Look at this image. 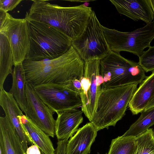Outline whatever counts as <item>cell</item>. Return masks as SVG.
<instances>
[{"label": "cell", "instance_id": "6da1fadb", "mask_svg": "<svg viewBox=\"0 0 154 154\" xmlns=\"http://www.w3.org/2000/svg\"><path fill=\"white\" fill-rule=\"evenodd\" d=\"M25 18L44 23L59 29L72 41L85 30L92 10L83 5L64 7L48 0H34Z\"/></svg>", "mask_w": 154, "mask_h": 154}, {"label": "cell", "instance_id": "7a4b0ae2", "mask_svg": "<svg viewBox=\"0 0 154 154\" xmlns=\"http://www.w3.org/2000/svg\"><path fill=\"white\" fill-rule=\"evenodd\" d=\"M27 20L30 42L25 60L37 61L56 59L71 46V40L56 28L44 23Z\"/></svg>", "mask_w": 154, "mask_h": 154}, {"label": "cell", "instance_id": "3957f363", "mask_svg": "<svg viewBox=\"0 0 154 154\" xmlns=\"http://www.w3.org/2000/svg\"><path fill=\"white\" fill-rule=\"evenodd\" d=\"M85 62L72 46L64 54L48 60L46 65L25 72L26 82L33 87L46 83L65 85L75 79L81 80L83 76Z\"/></svg>", "mask_w": 154, "mask_h": 154}, {"label": "cell", "instance_id": "277c9868", "mask_svg": "<svg viewBox=\"0 0 154 154\" xmlns=\"http://www.w3.org/2000/svg\"><path fill=\"white\" fill-rule=\"evenodd\" d=\"M133 83L101 88L94 113L90 121L98 131L115 126L125 114L129 102L137 88Z\"/></svg>", "mask_w": 154, "mask_h": 154}, {"label": "cell", "instance_id": "5b68a950", "mask_svg": "<svg viewBox=\"0 0 154 154\" xmlns=\"http://www.w3.org/2000/svg\"><path fill=\"white\" fill-rule=\"evenodd\" d=\"M138 63L110 51L100 60V73L103 80L101 88L133 83L140 84L147 77Z\"/></svg>", "mask_w": 154, "mask_h": 154}, {"label": "cell", "instance_id": "8992f818", "mask_svg": "<svg viewBox=\"0 0 154 154\" xmlns=\"http://www.w3.org/2000/svg\"><path fill=\"white\" fill-rule=\"evenodd\" d=\"M102 28L110 50L116 53L127 51L139 57L154 39V20L131 32H121L103 26Z\"/></svg>", "mask_w": 154, "mask_h": 154}, {"label": "cell", "instance_id": "52a82bcc", "mask_svg": "<svg viewBox=\"0 0 154 154\" xmlns=\"http://www.w3.org/2000/svg\"><path fill=\"white\" fill-rule=\"evenodd\" d=\"M102 26L92 11L84 32L72 41V46L85 62L94 59L100 60L110 51Z\"/></svg>", "mask_w": 154, "mask_h": 154}, {"label": "cell", "instance_id": "ba28073f", "mask_svg": "<svg viewBox=\"0 0 154 154\" xmlns=\"http://www.w3.org/2000/svg\"><path fill=\"white\" fill-rule=\"evenodd\" d=\"M33 88L44 103L57 114L82 106L80 95L63 84L46 83Z\"/></svg>", "mask_w": 154, "mask_h": 154}, {"label": "cell", "instance_id": "9c48e42d", "mask_svg": "<svg viewBox=\"0 0 154 154\" xmlns=\"http://www.w3.org/2000/svg\"><path fill=\"white\" fill-rule=\"evenodd\" d=\"M0 33L7 38L12 50L14 66L25 60L29 45L28 21L25 18L13 17L8 12L3 23L0 25Z\"/></svg>", "mask_w": 154, "mask_h": 154}, {"label": "cell", "instance_id": "30bf717a", "mask_svg": "<svg viewBox=\"0 0 154 154\" xmlns=\"http://www.w3.org/2000/svg\"><path fill=\"white\" fill-rule=\"evenodd\" d=\"M81 82L82 110L90 122L94 113L103 82L100 73V60L94 59L85 62L84 74Z\"/></svg>", "mask_w": 154, "mask_h": 154}, {"label": "cell", "instance_id": "8fae6325", "mask_svg": "<svg viewBox=\"0 0 154 154\" xmlns=\"http://www.w3.org/2000/svg\"><path fill=\"white\" fill-rule=\"evenodd\" d=\"M25 92L27 101L26 115L49 136L55 135V112L46 105L35 92L33 87L26 82Z\"/></svg>", "mask_w": 154, "mask_h": 154}, {"label": "cell", "instance_id": "7c38bea8", "mask_svg": "<svg viewBox=\"0 0 154 154\" xmlns=\"http://www.w3.org/2000/svg\"><path fill=\"white\" fill-rule=\"evenodd\" d=\"M117 11L134 21L142 20L146 24L154 19L150 0H110Z\"/></svg>", "mask_w": 154, "mask_h": 154}, {"label": "cell", "instance_id": "4fadbf2b", "mask_svg": "<svg viewBox=\"0 0 154 154\" xmlns=\"http://www.w3.org/2000/svg\"><path fill=\"white\" fill-rule=\"evenodd\" d=\"M0 105L5 116L12 123L24 149L28 147L27 137L18 117L23 114L13 95L6 91L3 87L0 89Z\"/></svg>", "mask_w": 154, "mask_h": 154}, {"label": "cell", "instance_id": "5bb4252c", "mask_svg": "<svg viewBox=\"0 0 154 154\" xmlns=\"http://www.w3.org/2000/svg\"><path fill=\"white\" fill-rule=\"evenodd\" d=\"M97 131L91 122L78 129L67 143L66 154H89Z\"/></svg>", "mask_w": 154, "mask_h": 154}, {"label": "cell", "instance_id": "9a60e30c", "mask_svg": "<svg viewBox=\"0 0 154 154\" xmlns=\"http://www.w3.org/2000/svg\"><path fill=\"white\" fill-rule=\"evenodd\" d=\"M82 110L75 109L57 113L55 135L58 140L68 139L77 131L83 120Z\"/></svg>", "mask_w": 154, "mask_h": 154}, {"label": "cell", "instance_id": "2e32d148", "mask_svg": "<svg viewBox=\"0 0 154 154\" xmlns=\"http://www.w3.org/2000/svg\"><path fill=\"white\" fill-rule=\"evenodd\" d=\"M27 139L28 143L37 145L45 154H55L49 136L25 115L18 116Z\"/></svg>", "mask_w": 154, "mask_h": 154}, {"label": "cell", "instance_id": "e0dca14e", "mask_svg": "<svg viewBox=\"0 0 154 154\" xmlns=\"http://www.w3.org/2000/svg\"><path fill=\"white\" fill-rule=\"evenodd\" d=\"M0 154H26L11 121L0 117Z\"/></svg>", "mask_w": 154, "mask_h": 154}, {"label": "cell", "instance_id": "ac0fdd59", "mask_svg": "<svg viewBox=\"0 0 154 154\" xmlns=\"http://www.w3.org/2000/svg\"><path fill=\"white\" fill-rule=\"evenodd\" d=\"M154 96V71L140 83L128 105L133 114H138L144 110Z\"/></svg>", "mask_w": 154, "mask_h": 154}, {"label": "cell", "instance_id": "d6986e66", "mask_svg": "<svg viewBox=\"0 0 154 154\" xmlns=\"http://www.w3.org/2000/svg\"><path fill=\"white\" fill-rule=\"evenodd\" d=\"M11 74L12 84L9 92L13 95L21 110L26 115L27 108L25 84L26 81L23 63L14 66Z\"/></svg>", "mask_w": 154, "mask_h": 154}, {"label": "cell", "instance_id": "ffe728a7", "mask_svg": "<svg viewBox=\"0 0 154 154\" xmlns=\"http://www.w3.org/2000/svg\"><path fill=\"white\" fill-rule=\"evenodd\" d=\"M0 89L3 87L8 75L12 74L14 65L13 53L6 37L0 33Z\"/></svg>", "mask_w": 154, "mask_h": 154}, {"label": "cell", "instance_id": "44dd1931", "mask_svg": "<svg viewBox=\"0 0 154 154\" xmlns=\"http://www.w3.org/2000/svg\"><path fill=\"white\" fill-rule=\"evenodd\" d=\"M154 125V107L142 112L139 118L122 136L136 137Z\"/></svg>", "mask_w": 154, "mask_h": 154}, {"label": "cell", "instance_id": "7402d4cb", "mask_svg": "<svg viewBox=\"0 0 154 154\" xmlns=\"http://www.w3.org/2000/svg\"><path fill=\"white\" fill-rule=\"evenodd\" d=\"M136 148V137L122 136L112 140L107 154H134Z\"/></svg>", "mask_w": 154, "mask_h": 154}, {"label": "cell", "instance_id": "603a6c76", "mask_svg": "<svg viewBox=\"0 0 154 154\" xmlns=\"http://www.w3.org/2000/svg\"><path fill=\"white\" fill-rule=\"evenodd\" d=\"M136 148L134 154H154V132L149 128L136 137Z\"/></svg>", "mask_w": 154, "mask_h": 154}, {"label": "cell", "instance_id": "cb8c5ba5", "mask_svg": "<svg viewBox=\"0 0 154 154\" xmlns=\"http://www.w3.org/2000/svg\"><path fill=\"white\" fill-rule=\"evenodd\" d=\"M138 63L145 72L154 71V46L144 52L139 57Z\"/></svg>", "mask_w": 154, "mask_h": 154}, {"label": "cell", "instance_id": "d4e9b609", "mask_svg": "<svg viewBox=\"0 0 154 154\" xmlns=\"http://www.w3.org/2000/svg\"><path fill=\"white\" fill-rule=\"evenodd\" d=\"M22 0H0V10L5 12L11 11Z\"/></svg>", "mask_w": 154, "mask_h": 154}, {"label": "cell", "instance_id": "484cf974", "mask_svg": "<svg viewBox=\"0 0 154 154\" xmlns=\"http://www.w3.org/2000/svg\"><path fill=\"white\" fill-rule=\"evenodd\" d=\"M65 85L70 90L80 95L82 89L81 80L75 79L67 83Z\"/></svg>", "mask_w": 154, "mask_h": 154}, {"label": "cell", "instance_id": "4316f807", "mask_svg": "<svg viewBox=\"0 0 154 154\" xmlns=\"http://www.w3.org/2000/svg\"><path fill=\"white\" fill-rule=\"evenodd\" d=\"M68 140H58L57 147L55 150L56 154H66V148Z\"/></svg>", "mask_w": 154, "mask_h": 154}, {"label": "cell", "instance_id": "83f0119b", "mask_svg": "<svg viewBox=\"0 0 154 154\" xmlns=\"http://www.w3.org/2000/svg\"><path fill=\"white\" fill-rule=\"evenodd\" d=\"M26 153V154H42L39 148L35 145H32L28 147Z\"/></svg>", "mask_w": 154, "mask_h": 154}, {"label": "cell", "instance_id": "f1b7e54d", "mask_svg": "<svg viewBox=\"0 0 154 154\" xmlns=\"http://www.w3.org/2000/svg\"><path fill=\"white\" fill-rule=\"evenodd\" d=\"M7 13L0 10V25L4 22Z\"/></svg>", "mask_w": 154, "mask_h": 154}, {"label": "cell", "instance_id": "f546056e", "mask_svg": "<svg viewBox=\"0 0 154 154\" xmlns=\"http://www.w3.org/2000/svg\"><path fill=\"white\" fill-rule=\"evenodd\" d=\"M153 107H154V96L149 102L144 110L150 109Z\"/></svg>", "mask_w": 154, "mask_h": 154}, {"label": "cell", "instance_id": "4dcf8cb0", "mask_svg": "<svg viewBox=\"0 0 154 154\" xmlns=\"http://www.w3.org/2000/svg\"><path fill=\"white\" fill-rule=\"evenodd\" d=\"M151 6L153 11L154 16V0H150Z\"/></svg>", "mask_w": 154, "mask_h": 154}, {"label": "cell", "instance_id": "1f68e13d", "mask_svg": "<svg viewBox=\"0 0 154 154\" xmlns=\"http://www.w3.org/2000/svg\"><path fill=\"white\" fill-rule=\"evenodd\" d=\"M41 152L42 154H45L42 151H41Z\"/></svg>", "mask_w": 154, "mask_h": 154}, {"label": "cell", "instance_id": "d6a6232c", "mask_svg": "<svg viewBox=\"0 0 154 154\" xmlns=\"http://www.w3.org/2000/svg\"><path fill=\"white\" fill-rule=\"evenodd\" d=\"M153 132H154V130L153 131Z\"/></svg>", "mask_w": 154, "mask_h": 154}]
</instances>
